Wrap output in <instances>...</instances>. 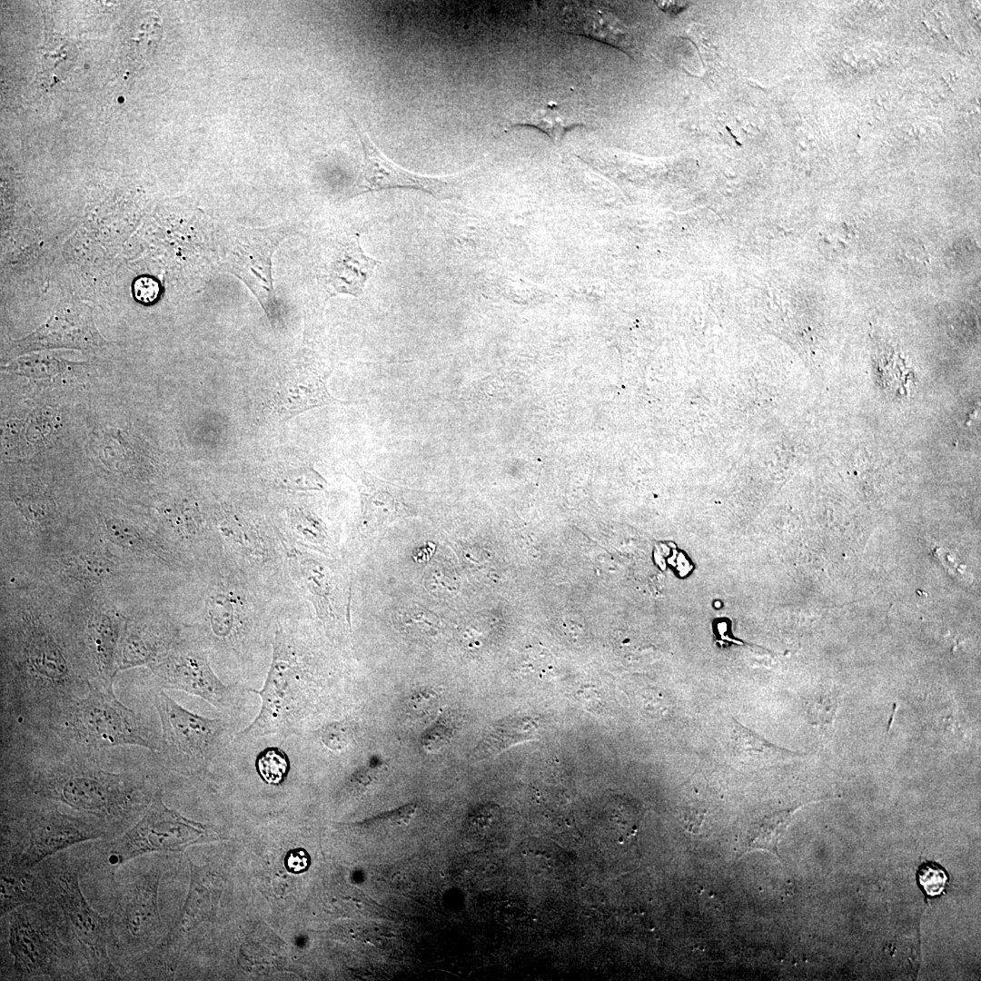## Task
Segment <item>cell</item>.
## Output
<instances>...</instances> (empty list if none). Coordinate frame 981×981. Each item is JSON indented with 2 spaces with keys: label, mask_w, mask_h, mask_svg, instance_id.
<instances>
[{
  "label": "cell",
  "mask_w": 981,
  "mask_h": 981,
  "mask_svg": "<svg viewBox=\"0 0 981 981\" xmlns=\"http://www.w3.org/2000/svg\"><path fill=\"white\" fill-rule=\"evenodd\" d=\"M28 765L35 793L102 819L126 817L146 800L142 780L102 768L95 754L66 752Z\"/></svg>",
  "instance_id": "cell-1"
},
{
  "label": "cell",
  "mask_w": 981,
  "mask_h": 981,
  "mask_svg": "<svg viewBox=\"0 0 981 981\" xmlns=\"http://www.w3.org/2000/svg\"><path fill=\"white\" fill-rule=\"evenodd\" d=\"M68 752L96 754L117 746H137L158 752L160 736L114 691L90 683L87 693L74 702L50 731Z\"/></svg>",
  "instance_id": "cell-2"
},
{
  "label": "cell",
  "mask_w": 981,
  "mask_h": 981,
  "mask_svg": "<svg viewBox=\"0 0 981 981\" xmlns=\"http://www.w3.org/2000/svg\"><path fill=\"white\" fill-rule=\"evenodd\" d=\"M314 688L312 675L299 656L295 642L280 626L274 634L264 685L253 690L261 697V709L236 736L253 738L297 734L312 705Z\"/></svg>",
  "instance_id": "cell-3"
},
{
  "label": "cell",
  "mask_w": 981,
  "mask_h": 981,
  "mask_svg": "<svg viewBox=\"0 0 981 981\" xmlns=\"http://www.w3.org/2000/svg\"><path fill=\"white\" fill-rule=\"evenodd\" d=\"M160 718V749L164 759L185 769H201L221 752L230 724L184 708L163 690L155 695Z\"/></svg>",
  "instance_id": "cell-4"
},
{
  "label": "cell",
  "mask_w": 981,
  "mask_h": 981,
  "mask_svg": "<svg viewBox=\"0 0 981 981\" xmlns=\"http://www.w3.org/2000/svg\"><path fill=\"white\" fill-rule=\"evenodd\" d=\"M151 669L162 689L194 695L222 712H233L240 704L241 690L234 685H225L215 675L204 650L186 649L164 655Z\"/></svg>",
  "instance_id": "cell-5"
},
{
  "label": "cell",
  "mask_w": 981,
  "mask_h": 981,
  "mask_svg": "<svg viewBox=\"0 0 981 981\" xmlns=\"http://www.w3.org/2000/svg\"><path fill=\"white\" fill-rule=\"evenodd\" d=\"M199 833L194 824L166 808L155 794L141 819L113 843L112 863L121 865L150 852L179 849Z\"/></svg>",
  "instance_id": "cell-6"
},
{
  "label": "cell",
  "mask_w": 981,
  "mask_h": 981,
  "mask_svg": "<svg viewBox=\"0 0 981 981\" xmlns=\"http://www.w3.org/2000/svg\"><path fill=\"white\" fill-rule=\"evenodd\" d=\"M352 121L364 154L363 165L352 195L391 188H409L425 192L440 200L452 197L454 183L451 178L421 175L400 167L387 159L366 132Z\"/></svg>",
  "instance_id": "cell-7"
},
{
  "label": "cell",
  "mask_w": 981,
  "mask_h": 981,
  "mask_svg": "<svg viewBox=\"0 0 981 981\" xmlns=\"http://www.w3.org/2000/svg\"><path fill=\"white\" fill-rule=\"evenodd\" d=\"M28 845L15 864L32 867L73 845L102 837L96 825L56 809L31 814L26 821Z\"/></svg>",
  "instance_id": "cell-8"
},
{
  "label": "cell",
  "mask_w": 981,
  "mask_h": 981,
  "mask_svg": "<svg viewBox=\"0 0 981 981\" xmlns=\"http://www.w3.org/2000/svg\"><path fill=\"white\" fill-rule=\"evenodd\" d=\"M14 967L25 976H47L54 968L59 941L54 930L31 909L12 914L9 926Z\"/></svg>",
  "instance_id": "cell-9"
},
{
  "label": "cell",
  "mask_w": 981,
  "mask_h": 981,
  "mask_svg": "<svg viewBox=\"0 0 981 981\" xmlns=\"http://www.w3.org/2000/svg\"><path fill=\"white\" fill-rule=\"evenodd\" d=\"M50 887L79 942L88 949L98 966L111 973L106 920L86 901L77 875L70 871L55 874L50 878Z\"/></svg>",
  "instance_id": "cell-10"
},
{
  "label": "cell",
  "mask_w": 981,
  "mask_h": 981,
  "mask_svg": "<svg viewBox=\"0 0 981 981\" xmlns=\"http://www.w3.org/2000/svg\"><path fill=\"white\" fill-rule=\"evenodd\" d=\"M105 343L96 329L91 310L81 303L59 308L29 335L15 340L13 347L18 352L50 349L74 348L88 350Z\"/></svg>",
  "instance_id": "cell-11"
},
{
  "label": "cell",
  "mask_w": 981,
  "mask_h": 981,
  "mask_svg": "<svg viewBox=\"0 0 981 981\" xmlns=\"http://www.w3.org/2000/svg\"><path fill=\"white\" fill-rule=\"evenodd\" d=\"M329 372L312 365L298 364L280 375L273 386V411L289 419L313 407L345 403L327 390Z\"/></svg>",
  "instance_id": "cell-12"
},
{
  "label": "cell",
  "mask_w": 981,
  "mask_h": 981,
  "mask_svg": "<svg viewBox=\"0 0 981 981\" xmlns=\"http://www.w3.org/2000/svg\"><path fill=\"white\" fill-rule=\"evenodd\" d=\"M122 631V619L112 611L94 612L84 629L92 683L110 691H114V679L118 673L117 656Z\"/></svg>",
  "instance_id": "cell-13"
},
{
  "label": "cell",
  "mask_w": 981,
  "mask_h": 981,
  "mask_svg": "<svg viewBox=\"0 0 981 981\" xmlns=\"http://www.w3.org/2000/svg\"><path fill=\"white\" fill-rule=\"evenodd\" d=\"M562 21L565 32L595 38L632 57L636 48L632 31L611 13L595 5H569Z\"/></svg>",
  "instance_id": "cell-14"
},
{
  "label": "cell",
  "mask_w": 981,
  "mask_h": 981,
  "mask_svg": "<svg viewBox=\"0 0 981 981\" xmlns=\"http://www.w3.org/2000/svg\"><path fill=\"white\" fill-rule=\"evenodd\" d=\"M156 883L152 876L142 875L120 895L119 923L131 941L143 943L156 923Z\"/></svg>",
  "instance_id": "cell-15"
},
{
  "label": "cell",
  "mask_w": 981,
  "mask_h": 981,
  "mask_svg": "<svg viewBox=\"0 0 981 981\" xmlns=\"http://www.w3.org/2000/svg\"><path fill=\"white\" fill-rule=\"evenodd\" d=\"M362 500V525L366 530L377 529L409 514L404 489L362 471L358 483Z\"/></svg>",
  "instance_id": "cell-16"
},
{
  "label": "cell",
  "mask_w": 981,
  "mask_h": 981,
  "mask_svg": "<svg viewBox=\"0 0 981 981\" xmlns=\"http://www.w3.org/2000/svg\"><path fill=\"white\" fill-rule=\"evenodd\" d=\"M381 263L364 253L359 237L342 243L333 256L327 274L326 284L335 293L360 296L376 265Z\"/></svg>",
  "instance_id": "cell-17"
},
{
  "label": "cell",
  "mask_w": 981,
  "mask_h": 981,
  "mask_svg": "<svg viewBox=\"0 0 981 981\" xmlns=\"http://www.w3.org/2000/svg\"><path fill=\"white\" fill-rule=\"evenodd\" d=\"M164 643L153 631L133 626L123 632L117 656V671L147 666L151 669L164 658Z\"/></svg>",
  "instance_id": "cell-18"
},
{
  "label": "cell",
  "mask_w": 981,
  "mask_h": 981,
  "mask_svg": "<svg viewBox=\"0 0 981 981\" xmlns=\"http://www.w3.org/2000/svg\"><path fill=\"white\" fill-rule=\"evenodd\" d=\"M538 723L530 717H512L495 723L471 752V758H490L520 742L530 740Z\"/></svg>",
  "instance_id": "cell-19"
},
{
  "label": "cell",
  "mask_w": 981,
  "mask_h": 981,
  "mask_svg": "<svg viewBox=\"0 0 981 981\" xmlns=\"http://www.w3.org/2000/svg\"><path fill=\"white\" fill-rule=\"evenodd\" d=\"M16 864L5 865L1 869V914L31 905L40 895V883Z\"/></svg>",
  "instance_id": "cell-20"
},
{
  "label": "cell",
  "mask_w": 981,
  "mask_h": 981,
  "mask_svg": "<svg viewBox=\"0 0 981 981\" xmlns=\"http://www.w3.org/2000/svg\"><path fill=\"white\" fill-rule=\"evenodd\" d=\"M730 748L738 759L778 760L801 756L796 752L780 748L734 722L730 733Z\"/></svg>",
  "instance_id": "cell-21"
},
{
  "label": "cell",
  "mask_w": 981,
  "mask_h": 981,
  "mask_svg": "<svg viewBox=\"0 0 981 981\" xmlns=\"http://www.w3.org/2000/svg\"><path fill=\"white\" fill-rule=\"evenodd\" d=\"M114 562L97 552L84 553L68 559L64 571L69 578L82 584L97 583L113 572Z\"/></svg>",
  "instance_id": "cell-22"
},
{
  "label": "cell",
  "mask_w": 981,
  "mask_h": 981,
  "mask_svg": "<svg viewBox=\"0 0 981 981\" xmlns=\"http://www.w3.org/2000/svg\"><path fill=\"white\" fill-rule=\"evenodd\" d=\"M580 124L566 117L559 105L550 102L544 108L538 109L515 125H530L545 133L553 143H560L570 129Z\"/></svg>",
  "instance_id": "cell-23"
},
{
  "label": "cell",
  "mask_w": 981,
  "mask_h": 981,
  "mask_svg": "<svg viewBox=\"0 0 981 981\" xmlns=\"http://www.w3.org/2000/svg\"><path fill=\"white\" fill-rule=\"evenodd\" d=\"M797 808L784 810L765 817L750 832L748 847L778 854L777 846L787 829Z\"/></svg>",
  "instance_id": "cell-24"
},
{
  "label": "cell",
  "mask_w": 981,
  "mask_h": 981,
  "mask_svg": "<svg viewBox=\"0 0 981 981\" xmlns=\"http://www.w3.org/2000/svg\"><path fill=\"white\" fill-rule=\"evenodd\" d=\"M259 776L268 784H280L287 776L290 761L280 748L269 747L261 751L255 761Z\"/></svg>",
  "instance_id": "cell-25"
},
{
  "label": "cell",
  "mask_w": 981,
  "mask_h": 981,
  "mask_svg": "<svg viewBox=\"0 0 981 981\" xmlns=\"http://www.w3.org/2000/svg\"><path fill=\"white\" fill-rule=\"evenodd\" d=\"M208 616L213 633L220 639L229 638L235 629L233 605L228 596L217 594L208 603Z\"/></svg>",
  "instance_id": "cell-26"
},
{
  "label": "cell",
  "mask_w": 981,
  "mask_h": 981,
  "mask_svg": "<svg viewBox=\"0 0 981 981\" xmlns=\"http://www.w3.org/2000/svg\"><path fill=\"white\" fill-rule=\"evenodd\" d=\"M839 706L838 692L822 689L809 697L807 701L808 718L816 726H830Z\"/></svg>",
  "instance_id": "cell-27"
},
{
  "label": "cell",
  "mask_w": 981,
  "mask_h": 981,
  "mask_svg": "<svg viewBox=\"0 0 981 981\" xmlns=\"http://www.w3.org/2000/svg\"><path fill=\"white\" fill-rule=\"evenodd\" d=\"M107 533L113 542L134 551H143L145 540L143 533L133 524L114 517L105 518Z\"/></svg>",
  "instance_id": "cell-28"
},
{
  "label": "cell",
  "mask_w": 981,
  "mask_h": 981,
  "mask_svg": "<svg viewBox=\"0 0 981 981\" xmlns=\"http://www.w3.org/2000/svg\"><path fill=\"white\" fill-rule=\"evenodd\" d=\"M917 881L925 896L936 897L943 893L948 884L949 877L946 869L938 863L926 861L917 868Z\"/></svg>",
  "instance_id": "cell-29"
},
{
  "label": "cell",
  "mask_w": 981,
  "mask_h": 981,
  "mask_svg": "<svg viewBox=\"0 0 981 981\" xmlns=\"http://www.w3.org/2000/svg\"><path fill=\"white\" fill-rule=\"evenodd\" d=\"M64 364L52 358L29 357L22 358L6 367L7 371L36 378L51 376L58 373Z\"/></svg>",
  "instance_id": "cell-30"
},
{
  "label": "cell",
  "mask_w": 981,
  "mask_h": 981,
  "mask_svg": "<svg viewBox=\"0 0 981 981\" xmlns=\"http://www.w3.org/2000/svg\"><path fill=\"white\" fill-rule=\"evenodd\" d=\"M281 483L286 488L292 490H322L326 482L323 478L312 468H302L287 471L281 477Z\"/></svg>",
  "instance_id": "cell-31"
},
{
  "label": "cell",
  "mask_w": 981,
  "mask_h": 981,
  "mask_svg": "<svg viewBox=\"0 0 981 981\" xmlns=\"http://www.w3.org/2000/svg\"><path fill=\"white\" fill-rule=\"evenodd\" d=\"M16 503L25 517L32 521L45 520L54 510V504L47 496L30 495L18 497Z\"/></svg>",
  "instance_id": "cell-32"
},
{
  "label": "cell",
  "mask_w": 981,
  "mask_h": 981,
  "mask_svg": "<svg viewBox=\"0 0 981 981\" xmlns=\"http://www.w3.org/2000/svg\"><path fill=\"white\" fill-rule=\"evenodd\" d=\"M352 737V729L343 723H332L327 726L322 733L323 744L332 750H341L346 748Z\"/></svg>",
  "instance_id": "cell-33"
},
{
  "label": "cell",
  "mask_w": 981,
  "mask_h": 981,
  "mask_svg": "<svg viewBox=\"0 0 981 981\" xmlns=\"http://www.w3.org/2000/svg\"><path fill=\"white\" fill-rule=\"evenodd\" d=\"M133 291L137 301L143 303H151L157 299L160 286L154 278L144 276L134 282Z\"/></svg>",
  "instance_id": "cell-34"
},
{
  "label": "cell",
  "mask_w": 981,
  "mask_h": 981,
  "mask_svg": "<svg viewBox=\"0 0 981 981\" xmlns=\"http://www.w3.org/2000/svg\"><path fill=\"white\" fill-rule=\"evenodd\" d=\"M310 864V857L304 849L298 848L290 851L285 857V866L292 873L304 871Z\"/></svg>",
  "instance_id": "cell-35"
},
{
  "label": "cell",
  "mask_w": 981,
  "mask_h": 981,
  "mask_svg": "<svg viewBox=\"0 0 981 981\" xmlns=\"http://www.w3.org/2000/svg\"><path fill=\"white\" fill-rule=\"evenodd\" d=\"M659 8L669 15H675L688 7V5L674 1H656Z\"/></svg>",
  "instance_id": "cell-36"
}]
</instances>
